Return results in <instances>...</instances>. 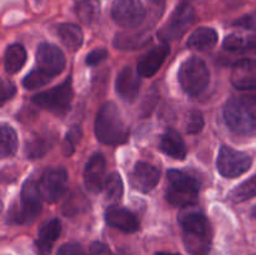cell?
I'll return each instance as SVG.
<instances>
[{
    "label": "cell",
    "instance_id": "obj_1",
    "mask_svg": "<svg viewBox=\"0 0 256 255\" xmlns=\"http://www.w3.org/2000/svg\"><path fill=\"white\" fill-rule=\"evenodd\" d=\"M189 208H184V212L179 215L185 249L190 255H208L212 249V225L202 212Z\"/></svg>",
    "mask_w": 256,
    "mask_h": 255
},
{
    "label": "cell",
    "instance_id": "obj_2",
    "mask_svg": "<svg viewBox=\"0 0 256 255\" xmlns=\"http://www.w3.org/2000/svg\"><path fill=\"white\" fill-rule=\"evenodd\" d=\"M95 134L100 142L106 145L122 144L129 138V129L112 102H106L100 106L95 119Z\"/></svg>",
    "mask_w": 256,
    "mask_h": 255
},
{
    "label": "cell",
    "instance_id": "obj_3",
    "mask_svg": "<svg viewBox=\"0 0 256 255\" xmlns=\"http://www.w3.org/2000/svg\"><path fill=\"white\" fill-rule=\"evenodd\" d=\"M170 186L166 192V199L172 205L188 208L196 204L199 199L200 184L195 178L180 170L168 172Z\"/></svg>",
    "mask_w": 256,
    "mask_h": 255
},
{
    "label": "cell",
    "instance_id": "obj_4",
    "mask_svg": "<svg viewBox=\"0 0 256 255\" xmlns=\"http://www.w3.org/2000/svg\"><path fill=\"white\" fill-rule=\"evenodd\" d=\"M209 82V69L200 58H189L180 66L179 82L182 90L189 95H198L204 92Z\"/></svg>",
    "mask_w": 256,
    "mask_h": 255
},
{
    "label": "cell",
    "instance_id": "obj_5",
    "mask_svg": "<svg viewBox=\"0 0 256 255\" xmlns=\"http://www.w3.org/2000/svg\"><path fill=\"white\" fill-rule=\"evenodd\" d=\"M72 76H68L62 84L56 85L52 89L39 92L32 98V102L42 109L54 114L62 115L70 109L72 102Z\"/></svg>",
    "mask_w": 256,
    "mask_h": 255
},
{
    "label": "cell",
    "instance_id": "obj_6",
    "mask_svg": "<svg viewBox=\"0 0 256 255\" xmlns=\"http://www.w3.org/2000/svg\"><path fill=\"white\" fill-rule=\"evenodd\" d=\"M42 195L38 184L32 180H28L22 186V204L9 212L10 220L16 224H29L34 222L42 212Z\"/></svg>",
    "mask_w": 256,
    "mask_h": 255
},
{
    "label": "cell",
    "instance_id": "obj_7",
    "mask_svg": "<svg viewBox=\"0 0 256 255\" xmlns=\"http://www.w3.org/2000/svg\"><path fill=\"white\" fill-rule=\"evenodd\" d=\"M228 126L234 132L245 136L256 135V118L245 108L240 99H232L224 108Z\"/></svg>",
    "mask_w": 256,
    "mask_h": 255
},
{
    "label": "cell",
    "instance_id": "obj_8",
    "mask_svg": "<svg viewBox=\"0 0 256 255\" xmlns=\"http://www.w3.org/2000/svg\"><path fill=\"white\" fill-rule=\"evenodd\" d=\"M68 182V172L62 168H50L45 170L38 182L42 200L46 202H56L66 192Z\"/></svg>",
    "mask_w": 256,
    "mask_h": 255
},
{
    "label": "cell",
    "instance_id": "obj_9",
    "mask_svg": "<svg viewBox=\"0 0 256 255\" xmlns=\"http://www.w3.org/2000/svg\"><path fill=\"white\" fill-rule=\"evenodd\" d=\"M252 164V158L246 152L230 146H222L218 156V170L225 178H238L246 172Z\"/></svg>",
    "mask_w": 256,
    "mask_h": 255
},
{
    "label": "cell",
    "instance_id": "obj_10",
    "mask_svg": "<svg viewBox=\"0 0 256 255\" xmlns=\"http://www.w3.org/2000/svg\"><path fill=\"white\" fill-rule=\"evenodd\" d=\"M112 16L122 28H138L145 22L146 10L140 0H114Z\"/></svg>",
    "mask_w": 256,
    "mask_h": 255
},
{
    "label": "cell",
    "instance_id": "obj_11",
    "mask_svg": "<svg viewBox=\"0 0 256 255\" xmlns=\"http://www.w3.org/2000/svg\"><path fill=\"white\" fill-rule=\"evenodd\" d=\"M194 18V9L190 6V4H188V2H182V4L174 10L169 22H168L166 24L162 26V29L159 32L160 39L164 42H168L182 38V35L186 32V30L189 29L190 25L192 24Z\"/></svg>",
    "mask_w": 256,
    "mask_h": 255
},
{
    "label": "cell",
    "instance_id": "obj_12",
    "mask_svg": "<svg viewBox=\"0 0 256 255\" xmlns=\"http://www.w3.org/2000/svg\"><path fill=\"white\" fill-rule=\"evenodd\" d=\"M65 62L64 52L56 45L50 42H42L39 45L36 50L38 69L54 78L64 70Z\"/></svg>",
    "mask_w": 256,
    "mask_h": 255
},
{
    "label": "cell",
    "instance_id": "obj_13",
    "mask_svg": "<svg viewBox=\"0 0 256 255\" xmlns=\"http://www.w3.org/2000/svg\"><path fill=\"white\" fill-rule=\"evenodd\" d=\"M160 180V172L148 162H138L130 175V182L138 192H149Z\"/></svg>",
    "mask_w": 256,
    "mask_h": 255
},
{
    "label": "cell",
    "instance_id": "obj_14",
    "mask_svg": "<svg viewBox=\"0 0 256 255\" xmlns=\"http://www.w3.org/2000/svg\"><path fill=\"white\" fill-rule=\"evenodd\" d=\"M170 52V46L168 42L158 45L146 52L138 64V74L140 76L150 78L156 74L162 66Z\"/></svg>",
    "mask_w": 256,
    "mask_h": 255
},
{
    "label": "cell",
    "instance_id": "obj_15",
    "mask_svg": "<svg viewBox=\"0 0 256 255\" xmlns=\"http://www.w3.org/2000/svg\"><path fill=\"white\" fill-rule=\"evenodd\" d=\"M105 169L106 162L102 154H94L86 162L84 169V182L88 190L92 192H99L104 189L105 182Z\"/></svg>",
    "mask_w": 256,
    "mask_h": 255
},
{
    "label": "cell",
    "instance_id": "obj_16",
    "mask_svg": "<svg viewBox=\"0 0 256 255\" xmlns=\"http://www.w3.org/2000/svg\"><path fill=\"white\" fill-rule=\"evenodd\" d=\"M115 88H116V92L122 100L128 102H135L139 96L140 92L139 74H136L130 66H125L118 74Z\"/></svg>",
    "mask_w": 256,
    "mask_h": 255
},
{
    "label": "cell",
    "instance_id": "obj_17",
    "mask_svg": "<svg viewBox=\"0 0 256 255\" xmlns=\"http://www.w3.org/2000/svg\"><path fill=\"white\" fill-rule=\"evenodd\" d=\"M232 82L242 90L256 89V60H240L232 72Z\"/></svg>",
    "mask_w": 256,
    "mask_h": 255
},
{
    "label": "cell",
    "instance_id": "obj_18",
    "mask_svg": "<svg viewBox=\"0 0 256 255\" xmlns=\"http://www.w3.org/2000/svg\"><path fill=\"white\" fill-rule=\"evenodd\" d=\"M106 222L112 228L124 232H135L139 230L140 224L138 218L129 210L119 206H112L105 212Z\"/></svg>",
    "mask_w": 256,
    "mask_h": 255
},
{
    "label": "cell",
    "instance_id": "obj_19",
    "mask_svg": "<svg viewBox=\"0 0 256 255\" xmlns=\"http://www.w3.org/2000/svg\"><path fill=\"white\" fill-rule=\"evenodd\" d=\"M62 232V224L59 219H52L45 222L39 230V238L35 242V249L39 255H49L52 244L58 240Z\"/></svg>",
    "mask_w": 256,
    "mask_h": 255
},
{
    "label": "cell",
    "instance_id": "obj_20",
    "mask_svg": "<svg viewBox=\"0 0 256 255\" xmlns=\"http://www.w3.org/2000/svg\"><path fill=\"white\" fill-rule=\"evenodd\" d=\"M160 150L164 154L169 155L170 158L178 160H184L188 154L186 145H185L182 135L174 129H168L162 134V140H160Z\"/></svg>",
    "mask_w": 256,
    "mask_h": 255
},
{
    "label": "cell",
    "instance_id": "obj_21",
    "mask_svg": "<svg viewBox=\"0 0 256 255\" xmlns=\"http://www.w3.org/2000/svg\"><path fill=\"white\" fill-rule=\"evenodd\" d=\"M218 32L212 28L202 26L195 30L188 39V46L198 50H210L218 44Z\"/></svg>",
    "mask_w": 256,
    "mask_h": 255
},
{
    "label": "cell",
    "instance_id": "obj_22",
    "mask_svg": "<svg viewBox=\"0 0 256 255\" xmlns=\"http://www.w3.org/2000/svg\"><path fill=\"white\" fill-rule=\"evenodd\" d=\"M58 35L62 44L70 50V52H76L82 44V30L79 25L72 24V22H65L58 26Z\"/></svg>",
    "mask_w": 256,
    "mask_h": 255
},
{
    "label": "cell",
    "instance_id": "obj_23",
    "mask_svg": "<svg viewBox=\"0 0 256 255\" xmlns=\"http://www.w3.org/2000/svg\"><path fill=\"white\" fill-rule=\"evenodd\" d=\"M26 62V52L20 44L8 46L4 56V68L8 74H16Z\"/></svg>",
    "mask_w": 256,
    "mask_h": 255
},
{
    "label": "cell",
    "instance_id": "obj_24",
    "mask_svg": "<svg viewBox=\"0 0 256 255\" xmlns=\"http://www.w3.org/2000/svg\"><path fill=\"white\" fill-rule=\"evenodd\" d=\"M74 12L82 24H92L100 14L99 0H75Z\"/></svg>",
    "mask_w": 256,
    "mask_h": 255
},
{
    "label": "cell",
    "instance_id": "obj_25",
    "mask_svg": "<svg viewBox=\"0 0 256 255\" xmlns=\"http://www.w3.org/2000/svg\"><path fill=\"white\" fill-rule=\"evenodd\" d=\"M224 48L232 52H246L250 50L256 52V34L240 35L232 34L225 38Z\"/></svg>",
    "mask_w": 256,
    "mask_h": 255
},
{
    "label": "cell",
    "instance_id": "obj_26",
    "mask_svg": "<svg viewBox=\"0 0 256 255\" xmlns=\"http://www.w3.org/2000/svg\"><path fill=\"white\" fill-rule=\"evenodd\" d=\"M2 149L0 155L2 158L12 156L18 150V135L12 126L6 124L2 125Z\"/></svg>",
    "mask_w": 256,
    "mask_h": 255
},
{
    "label": "cell",
    "instance_id": "obj_27",
    "mask_svg": "<svg viewBox=\"0 0 256 255\" xmlns=\"http://www.w3.org/2000/svg\"><path fill=\"white\" fill-rule=\"evenodd\" d=\"M104 192L106 199L112 202H119L124 194V185H122V176L118 172H112L108 175L104 182Z\"/></svg>",
    "mask_w": 256,
    "mask_h": 255
},
{
    "label": "cell",
    "instance_id": "obj_28",
    "mask_svg": "<svg viewBox=\"0 0 256 255\" xmlns=\"http://www.w3.org/2000/svg\"><path fill=\"white\" fill-rule=\"evenodd\" d=\"M256 196V175L250 178L242 184L238 185L229 194V198L234 202H242Z\"/></svg>",
    "mask_w": 256,
    "mask_h": 255
},
{
    "label": "cell",
    "instance_id": "obj_29",
    "mask_svg": "<svg viewBox=\"0 0 256 255\" xmlns=\"http://www.w3.org/2000/svg\"><path fill=\"white\" fill-rule=\"evenodd\" d=\"M49 148L50 144L46 138L35 136L26 144V155L29 159H38L45 155Z\"/></svg>",
    "mask_w": 256,
    "mask_h": 255
},
{
    "label": "cell",
    "instance_id": "obj_30",
    "mask_svg": "<svg viewBox=\"0 0 256 255\" xmlns=\"http://www.w3.org/2000/svg\"><path fill=\"white\" fill-rule=\"evenodd\" d=\"M52 78L49 76L48 74H45L44 72H42L40 69H34L32 72L26 75L22 80V85H24L25 89H38V88H42L44 85H46L48 82L52 80Z\"/></svg>",
    "mask_w": 256,
    "mask_h": 255
},
{
    "label": "cell",
    "instance_id": "obj_31",
    "mask_svg": "<svg viewBox=\"0 0 256 255\" xmlns=\"http://www.w3.org/2000/svg\"><path fill=\"white\" fill-rule=\"evenodd\" d=\"M82 128L75 125L72 129L68 132V134L65 135L64 142H62V152H64L66 156H70V155L74 154L75 146L79 144L80 139H82Z\"/></svg>",
    "mask_w": 256,
    "mask_h": 255
},
{
    "label": "cell",
    "instance_id": "obj_32",
    "mask_svg": "<svg viewBox=\"0 0 256 255\" xmlns=\"http://www.w3.org/2000/svg\"><path fill=\"white\" fill-rule=\"evenodd\" d=\"M148 8H149V20H148V28L152 29V25L162 18L165 9V0H148Z\"/></svg>",
    "mask_w": 256,
    "mask_h": 255
},
{
    "label": "cell",
    "instance_id": "obj_33",
    "mask_svg": "<svg viewBox=\"0 0 256 255\" xmlns=\"http://www.w3.org/2000/svg\"><path fill=\"white\" fill-rule=\"evenodd\" d=\"M204 126V118L200 112H192L189 116V122L186 125V132L189 134H198L202 132Z\"/></svg>",
    "mask_w": 256,
    "mask_h": 255
},
{
    "label": "cell",
    "instance_id": "obj_34",
    "mask_svg": "<svg viewBox=\"0 0 256 255\" xmlns=\"http://www.w3.org/2000/svg\"><path fill=\"white\" fill-rule=\"evenodd\" d=\"M108 55H109V52H108L106 49H102V48H99V49L92 50V52L88 54L86 64L89 65V66H95V65H98L99 62H104V60L108 58Z\"/></svg>",
    "mask_w": 256,
    "mask_h": 255
},
{
    "label": "cell",
    "instance_id": "obj_35",
    "mask_svg": "<svg viewBox=\"0 0 256 255\" xmlns=\"http://www.w3.org/2000/svg\"><path fill=\"white\" fill-rule=\"evenodd\" d=\"M56 255H85V252L79 242H68L58 250Z\"/></svg>",
    "mask_w": 256,
    "mask_h": 255
},
{
    "label": "cell",
    "instance_id": "obj_36",
    "mask_svg": "<svg viewBox=\"0 0 256 255\" xmlns=\"http://www.w3.org/2000/svg\"><path fill=\"white\" fill-rule=\"evenodd\" d=\"M15 92H16V88H15V85L12 84V82L4 80V82H2V104H4V102H6V100L12 99V98L15 95Z\"/></svg>",
    "mask_w": 256,
    "mask_h": 255
},
{
    "label": "cell",
    "instance_id": "obj_37",
    "mask_svg": "<svg viewBox=\"0 0 256 255\" xmlns=\"http://www.w3.org/2000/svg\"><path fill=\"white\" fill-rule=\"evenodd\" d=\"M89 255H112L109 248L102 242H92L90 245Z\"/></svg>",
    "mask_w": 256,
    "mask_h": 255
},
{
    "label": "cell",
    "instance_id": "obj_38",
    "mask_svg": "<svg viewBox=\"0 0 256 255\" xmlns=\"http://www.w3.org/2000/svg\"><path fill=\"white\" fill-rule=\"evenodd\" d=\"M240 100H242V104L245 105V108H246V109L256 118V92H254V94L244 95Z\"/></svg>",
    "mask_w": 256,
    "mask_h": 255
},
{
    "label": "cell",
    "instance_id": "obj_39",
    "mask_svg": "<svg viewBox=\"0 0 256 255\" xmlns=\"http://www.w3.org/2000/svg\"><path fill=\"white\" fill-rule=\"evenodd\" d=\"M156 255H179V254H170V252H159Z\"/></svg>",
    "mask_w": 256,
    "mask_h": 255
}]
</instances>
